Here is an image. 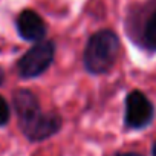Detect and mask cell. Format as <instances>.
<instances>
[{"label":"cell","mask_w":156,"mask_h":156,"mask_svg":"<svg viewBox=\"0 0 156 156\" xmlns=\"http://www.w3.org/2000/svg\"><path fill=\"white\" fill-rule=\"evenodd\" d=\"M154 106L141 90H132L126 97L124 124L130 130H142L153 122Z\"/></svg>","instance_id":"obj_4"},{"label":"cell","mask_w":156,"mask_h":156,"mask_svg":"<svg viewBox=\"0 0 156 156\" xmlns=\"http://www.w3.org/2000/svg\"><path fill=\"white\" fill-rule=\"evenodd\" d=\"M144 44L150 51H156V11L148 17L145 26H144Z\"/></svg>","instance_id":"obj_6"},{"label":"cell","mask_w":156,"mask_h":156,"mask_svg":"<svg viewBox=\"0 0 156 156\" xmlns=\"http://www.w3.org/2000/svg\"><path fill=\"white\" fill-rule=\"evenodd\" d=\"M12 107L19 127L29 142H41L57 135L63 127V118L57 112L41 110L37 95L29 89H17L12 94Z\"/></svg>","instance_id":"obj_1"},{"label":"cell","mask_w":156,"mask_h":156,"mask_svg":"<svg viewBox=\"0 0 156 156\" xmlns=\"http://www.w3.org/2000/svg\"><path fill=\"white\" fill-rule=\"evenodd\" d=\"M3 83H5V70L0 67V86H3Z\"/></svg>","instance_id":"obj_9"},{"label":"cell","mask_w":156,"mask_h":156,"mask_svg":"<svg viewBox=\"0 0 156 156\" xmlns=\"http://www.w3.org/2000/svg\"><path fill=\"white\" fill-rule=\"evenodd\" d=\"M116 156H144V154L136 153V151H127V153H119V154H116Z\"/></svg>","instance_id":"obj_8"},{"label":"cell","mask_w":156,"mask_h":156,"mask_svg":"<svg viewBox=\"0 0 156 156\" xmlns=\"http://www.w3.org/2000/svg\"><path fill=\"white\" fill-rule=\"evenodd\" d=\"M119 48V38L113 31L101 29L95 32L94 35H90L83 52L84 69L92 75L107 73L116 63Z\"/></svg>","instance_id":"obj_2"},{"label":"cell","mask_w":156,"mask_h":156,"mask_svg":"<svg viewBox=\"0 0 156 156\" xmlns=\"http://www.w3.org/2000/svg\"><path fill=\"white\" fill-rule=\"evenodd\" d=\"M16 26H17L19 35L23 40L32 41V43L43 41L44 35H46V31H48L43 19L32 9L22 11L19 14L17 20H16Z\"/></svg>","instance_id":"obj_5"},{"label":"cell","mask_w":156,"mask_h":156,"mask_svg":"<svg viewBox=\"0 0 156 156\" xmlns=\"http://www.w3.org/2000/svg\"><path fill=\"white\" fill-rule=\"evenodd\" d=\"M151 156H156V141H154V144L151 147Z\"/></svg>","instance_id":"obj_10"},{"label":"cell","mask_w":156,"mask_h":156,"mask_svg":"<svg viewBox=\"0 0 156 156\" xmlns=\"http://www.w3.org/2000/svg\"><path fill=\"white\" fill-rule=\"evenodd\" d=\"M11 119V107L9 103L0 95V127H5Z\"/></svg>","instance_id":"obj_7"},{"label":"cell","mask_w":156,"mask_h":156,"mask_svg":"<svg viewBox=\"0 0 156 156\" xmlns=\"http://www.w3.org/2000/svg\"><path fill=\"white\" fill-rule=\"evenodd\" d=\"M55 57V43L52 40H43L34 43L17 61V73L23 80H32L43 75L52 64Z\"/></svg>","instance_id":"obj_3"}]
</instances>
